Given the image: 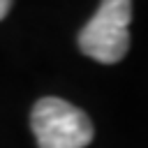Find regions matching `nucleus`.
I'll return each mask as SVG.
<instances>
[{
	"mask_svg": "<svg viewBox=\"0 0 148 148\" xmlns=\"http://www.w3.org/2000/svg\"><path fill=\"white\" fill-rule=\"evenodd\" d=\"M30 127L39 148H86L95 134L88 113L60 97L37 99Z\"/></svg>",
	"mask_w": 148,
	"mask_h": 148,
	"instance_id": "obj_1",
	"label": "nucleus"
},
{
	"mask_svg": "<svg viewBox=\"0 0 148 148\" xmlns=\"http://www.w3.org/2000/svg\"><path fill=\"white\" fill-rule=\"evenodd\" d=\"M130 18H132V2L127 0L99 2L92 18L79 32L81 53L102 65H113L123 60V56L130 49V30H127Z\"/></svg>",
	"mask_w": 148,
	"mask_h": 148,
	"instance_id": "obj_2",
	"label": "nucleus"
},
{
	"mask_svg": "<svg viewBox=\"0 0 148 148\" xmlns=\"http://www.w3.org/2000/svg\"><path fill=\"white\" fill-rule=\"evenodd\" d=\"M9 9H12V2H9V0H0V21L7 16Z\"/></svg>",
	"mask_w": 148,
	"mask_h": 148,
	"instance_id": "obj_3",
	"label": "nucleus"
}]
</instances>
